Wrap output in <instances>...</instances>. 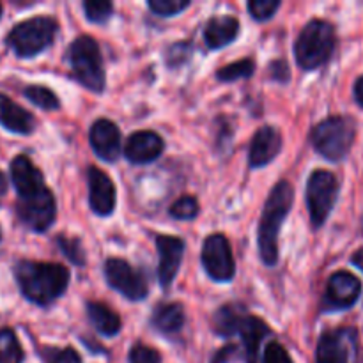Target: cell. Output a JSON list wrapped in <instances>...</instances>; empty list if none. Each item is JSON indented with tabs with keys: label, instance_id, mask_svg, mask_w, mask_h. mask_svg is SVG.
<instances>
[{
	"label": "cell",
	"instance_id": "4316f807",
	"mask_svg": "<svg viewBox=\"0 0 363 363\" xmlns=\"http://www.w3.org/2000/svg\"><path fill=\"white\" fill-rule=\"evenodd\" d=\"M25 96H27V99H30L35 106H39V108L43 110H48V112L57 110L60 106L59 98H57L50 89L43 87V85H28V87L25 89Z\"/></svg>",
	"mask_w": 363,
	"mask_h": 363
},
{
	"label": "cell",
	"instance_id": "836d02e7",
	"mask_svg": "<svg viewBox=\"0 0 363 363\" xmlns=\"http://www.w3.org/2000/svg\"><path fill=\"white\" fill-rule=\"evenodd\" d=\"M130 363H162V357L152 347L135 344L130 351Z\"/></svg>",
	"mask_w": 363,
	"mask_h": 363
},
{
	"label": "cell",
	"instance_id": "8fae6325",
	"mask_svg": "<svg viewBox=\"0 0 363 363\" xmlns=\"http://www.w3.org/2000/svg\"><path fill=\"white\" fill-rule=\"evenodd\" d=\"M202 264L206 273L216 282H229L236 273V262H234L233 250L222 234H213L206 238L202 247Z\"/></svg>",
	"mask_w": 363,
	"mask_h": 363
},
{
	"label": "cell",
	"instance_id": "b9f144b4",
	"mask_svg": "<svg viewBox=\"0 0 363 363\" xmlns=\"http://www.w3.org/2000/svg\"><path fill=\"white\" fill-rule=\"evenodd\" d=\"M0 14H2V6H0Z\"/></svg>",
	"mask_w": 363,
	"mask_h": 363
},
{
	"label": "cell",
	"instance_id": "5b68a950",
	"mask_svg": "<svg viewBox=\"0 0 363 363\" xmlns=\"http://www.w3.org/2000/svg\"><path fill=\"white\" fill-rule=\"evenodd\" d=\"M71 64V73L78 84L92 92H101L106 84L105 64L96 39L91 35H80L74 39L67 52Z\"/></svg>",
	"mask_w": 363,
	"mask_h": 363
},
{
	"label": "cell",
	"instance_id": "484cf974",
	"mask_svg": "<svg viewBox=\"0 0 363 363\" xmlns=\"http://www.w3.org/2000/svg\"><path fill=\"white\" fill-rule=\"evenodd\" d=\"M255 71V62L252 59H243L240 62H233L229 66H223L216 71V78L220 82H234L240 78L252 77Z\"/></svg>",
	"mask_w": 363,
	"mask_h": 363
},
{
	"label": "cell",
	"instance_id": "9a60e30c",
	"mask_svg": "<svg viewBox=\"0 0 363 363\" xmlns=\"http://www.w3.org/2000/svg\"><path fill=\"white\" fill-rule=\"evenodd\" d=\"M156 247H158L160 254V284L163 289H169L170 284L176 279L181 261H183L184 241L176 236H158Z\"/></svg>",
	"mask_w": 363,
	"mask_h": 363
},
{
	"label": "cell",
	"instance_id": "9c48e42d",
	"mask_svg": "<svg viewBox=\"0 0 363 363\" xmlns=\"http://www.w3.org/2000/svg\"><path fill=\"white\" fill-rule=\"evenodd\" d=\"M358 330L353 326H340L326 330L318 342L315 363H357Z\"/></svg>",
	"mask_w": 363,
	"mask_h": 363
},
{
	"label": "cell",
	"instance_id": "e0dca14e",
	"mask_svg": "<svg viewBox=\"0 0 363 363\" xmlns=\"http://www.w3.org/2000/svg\"><path fill=\"white\" fill-rule=\"evenodd\" d=\"M165 149L162 137L155 131H138L126 140L124 156L131 163H149L155 162Z\"/></svg>",
	"mask_w": 363,
	"mask_h": 363
},
{
	"label": "cell",
	"instance_id": "7402d4cb",
	"mask_svg": "<svg viewBox=\"0 0 363 363\" xmlns=\"http://www.w3.org/2000/svg\"><path fill=\"white\" fill-rule=\"evenodd\" d=\"M152 326L165 335L179 333L184 326V311L179 303H163L155 311Z\"/></svg>",
	"mask_w": 363,
	"mask_h": 363
},
{
	"label": "cell",
	"instance_id": "7c38bea8",
	"mask_svg": "<svg viewBox=\"0 0 363 363\" xmlns=\"http://www.w3.org/2000/svg\"><path fill=\"white\" fill-rule=\"evenodd\" d=\"M105 277L110 286L128 300L140 301L147 296L149 287L145 277L123 259H108L105 262Z\"/></svg>",
	"mask_w": 363,
	"mask_h": 363
},
{
	"label": "cell",
	"instance_id": "30bf717a",
	"mask_svg": "<svg viewBox=\"0 0 363 363\" xmlns=\"http://www.w3.org/2000/svg\"><path fill=\"white\" fill-rule=\"evenodd\" d=\"M362 280L351 272L340 269L328 279L326 284L325 300H323V311L335 312L347 311L354 307L362 296Z\"/></svg>",
	"mask_w": 363,
	"mask_h": 363
},
{
	"label": "cell",
	"instance_id": "f35d334b",
	"mask_svg": "<svg viewBox=\"0 0 363 363\" xmlns=\"http://www.w3.org/2000/svg\"><path fill=\"white\" fill-rule=\"evenodd\" d=\"M351 262H353V264L357 266V268H360L362 272H363V247L358 248V250L354 252L353 257H351Z\"/></svg>",
	"mask_w": 363,
	"mask_h": 363
},
{
	"label": "cell",
	"instance_id": "8d00e7d4",
	"mask_svg": "<svg viewBox=\"0 0 363 363\" xmlns=\"http://www.w3.org/2000/svg\"><path fill=\"white\" fill-rule=\"evenodd\" d=\"M234 353H236V347H234V346L223 347V350H220L218 354L213 358V363H227L230 360V357H233Z\"/></svg>",
	"mask_w": 363,
	"mask_h": 363
},
{
	"label": "cell",
	"instance_id": "7bdbcfd3",
	"mask_svg": "<svg viewBox=\"0 0 363 363\" xmlns=\"http://www.w3.org/2000/svg\"><path fill=\"white\" fill-rule=\"evenodd\" d=\"M0 238H2V233H0Z\"/></svg>",
	"mask_w": 363,
	"mask_h": 363
},
{
	"label": "cell",
	"instance_id": "4fadbf2b",
	"mask_svg": "<svg viewBox=\"0 0 363 363\" xmlns=\"http://www.w3.org/2000/svg\"><path fill=\"white\" fill-rule=\"evenodd\" d=\"M89 202L96 215L108 216L116 209V186L112 179L98 167H91L87 172Z\"/></svg>",
	"mask_w": 363,
	"mask_h": 363
},
{
	"label": "cell",
	"instance_id": "ffe728a7",
	"mask_svg": "<svg viewBox=\"0 0 363 363\" xmlns=\"http://www.w3.org/2000/svg\"><path fill=\"white\" fill-rule=\"evenodd\" d=\"M241 340H243L245 347V358H247V363H257V353L259 346H261V340L264 339L266 333H269L268 325L264 321H261L255 315H245L243 321H241L240 330Z\"/></svg>",
	"mask_w": 363,
	"mask_h": 363
},
{
	"label": "cell",
	"instance_id": "2e32d148",
	"mask_svg": "<svg viewBox=\"0 0 363 363\" xmlns=\"http://www.w3.org/2000/svg\"><path fill=\"white\" fill-rule=\"evenodd\" d=\"M91 145L96 155L105 162H116L121 155V131L108 119H99L91 128Z\"/></svg>",
	"mask_w": 363,
	"mask_h": 363
},
{
	"label": "cell",
	"instance_id": "f546056e",
	"mask_svg": "<svg viewBox=\"0 0 363 363\" xmlns=\"http://www.w3.org/2000/svg\"><path fill=\"white\" fill-rule=\"evenodd\" d=\"M190 6V0H149V9L158 16H174Z\"/></svg>",
	"mask_w": 363,
	"mask_h": 363
},
{
	"label": "cell",
	"instance_id": "d4e9b609",
	"mask_svg": "<svg viewBox=\"0 0 363 363\" xmlns=\"http://www.w3.org/2000/svg\"><path fill=\"white\" fill-rule=\"evenodd\" d=\"M0 363H23V350L13 330H0Z\"/></svg>",
	"mask_w": 363,
	"mask_h": 363
},
{
	"label": "cell",
	"instance_id": "d590c367",
	"mask_svg": "<svg viewBox=\"0 0 363 363\" xmlns=\"http://www.w3.org/2000/svg\"><path fill=\"white\" fill-rule=\"evenodd\" d=\"M262 363H293V360H291L286 347L280 346V344L277 342H269L268 346H266L264 360H262Z\"/></svg>",
	"mask_w": 363,
	"mask_h": 363
},
{
	"label": "cell",
	"instance_id": "7a4b0ae2",
	"mask_svg": "<svg viewBox=\"0 0 363 363\" xmlns=\"http://www.w3.org/2000/svg\"><path fill=\"white\" fill-rule=\"evenodd\" d=\"M294 191L289 181H279L266 199L259 223V252L264 264L275 266L279 261V233L293 206Z\"/></svg>",
	"mask_w": 363,
	"mask_h": 363
},
{
	"label": "cell",
	"instance_id": "8992f818",
	"mask_svg": "<svg viewBox=\"0 0 363 363\" xmlns=\"http://www.w3.org/2000/svg\"><path fill=\"white\" fill-rule=\"evenodd\" d=\"M59 23L50 16H35L18 23L7 35V45L21 59L45 52L55 39Z\"/></svg>",
	"mask_w": 363,
	"mask_h": 363
},
{
	"label": "cell",
	"instance_id": "ba28073f",
	"mask_svg": "<svg viewBox=\"0 0 363 363\" xmlns=\"http://www.w3.org/2000/svg\"><path fill=\"white\" fill-rule=\"evenodd\" d=\"M16 211L18 218L28 229L34 230V233H45L55 222V199H53L52 191L46 188V184L30 188V190L18 194Z\"/></svg>",
	"mask_w": 363,
	"mask_h": 363
},
{
	"label": "cell",
	"instance_id": "4dcf8cb0",
	"mask_svg": "<svg viewBox=\"0 0 363 363\" xmlns=\"http://www.w3.org/2000/svg\"><path fill=\"white\" fill-rule=\"evenodd\" d=\"M57 241H59L60 250L64 252V255H66L73 264L77 266L85 264V254H84V247H82L80 240H77V238L59 236L57 238Z\"/></svg>",
	"mask_w": 363,
	"mask_h": 363
},
{
	"label": "cell",
	"instance_id": "d6a6232c",
	"mask_svg": "<svg viewBox=\"0 0 363 363\" xmlns=\"http://www.w3.org/2000/svg\"><path fill=\"white\" fill-rule=\"evenodd\" d=\"M279 7H280L279 0H252V2L248 4L250 16L257 21L269 20Z\"/></svg>",
	"mask_w": 363,
	"mask_h": 363
},
{
	"label": "cell",
	"instance_id": "cb8c5ba5",
	"mask_svg": "<svg viewBox=\"0 0 363 363\" xmlns=\"http://www.w3.org/2000/svg\"><path fill=\"white\" fill-rule=\"evenodd\" d=\"M245 315H247V311L243 308V305H223L222 308H218L215 318H213V328H215L218 335L233 337L240 330V325Z\"/></svg>",
	"mask_w": 363,
	"mask_h": 363
},
{
	"label": "cell",
	"instance_id": "74e56055",
	"mask_svg": "<svg viewBox=\"0 0 363 363\" xmlns=\"http://www.w3.org/2000/svg\"><path fill=\"white\" fill-rule=\"evenodd\" d=\"M353 98H354V101H357V105L363 108V74L362 77H358V80L354 82Z\"/></svg>",
	"mask_w": 363,
	"mask_h": 363
},
{
	"label": "cell",
	"instance_id": "277c9868",
	"mask_svg": "<svg viewBox=\"0 0 363 363\" xmlns=\"http://www.w3.org/2000/svg\"><path fill=\"white\" fill-rule=\"evenodd\" d=\"M337 46V32L330 21L311 20L294 43V55L301 69L314 71L332 59Z\"/></svg>",
	"mask_w": 363,
	"mask_h": 363
},
{
	"label": "cell",
	"instance_id": "d6986e66",
	"mask_svg": "<svg viewBox=\"0 0 363 363\" xmlns=\"http://www.w3.org/2000/svg\"><path fill=\"white\" fill-rule=\"evenodd\" d=\"M240 34V21L234 16H215L208 21L204 41L209 50H218L233 43Z\"/></svg>",
	"mask_w": 363,
	"mask_h": 363
},
{
	"label": "cell",
	"instance_id": "603a6c76",
	"mask_svg": "<svg viewBox=\"0 0 363 363\" xmlns=\"http://www.w3.org/2000/svg\"><path fill=\"white\" fill-rule=\"evenodd\" d=\"M87 314L92 326L103 335L113 337L121 332V318L106 305L98 303V301H89Z\"/></svg>",
	"mask_w": 363,
	"mask_h": 363
},
{
	"label": "cell",
	"instance_id": "44dd1931",
	"mask_svg": "<svg viewBox=\"0 0 363 363\" xmlns=\"http://www.w3.org/2000/svg\"><path fill=\"white\" fill-rule=\"evenodd\" d=\"M11 179H13V184L18 194L45 184V177H43L41 170L25 155L16 156L13 163H11Z\"/></svg>",
	"mask_w": 363,
	"mask_h": 363
},
{
	"label": "cell",
	"instance_id": "3957f363",
	"mask_svg": "<svg viewBox=\"0 0 363 363\" xmlns=\"http://www.w3.org/2000/svg\"><path fill=\"white\" fill-rule=\"evenodd\" d=\"M357 138V121L351 116H330L311 131V144L323 158L339 163L347 158Z\"/></svg>",
	"mask_w": 363,
	"mask_h": 363
},
{
	"label": "cell",
	"instance_id": "e575fe53",
	"mask_svg": "<svg viewBox=\"0 0 363 363\" xmlns=\"http://www.w3.org/2000/svg\"><path fill=\"white\" fill-rule=\"evenodd\" d=\"M190 53H191V46L188 45V43L179 41L167 50L165 62L169 64L170 67H176V66H179V64L186 62L188 57H190Z\"/></svg>",
	"mask_w": 363,
	"mask_h": 363
},
{
	"label": "cell",
	"instance_id": "ab89813d",
	"mask_svg": "<svg viewBox=\"0 0 363 363\" xmlns=\"http://www.w3.org/2000/svg\"><path fill=\"white\" fill-rule=\"evenodd\" d=\"M7 190V183H6V177L2 176V172H0V197H2L4 194H6Z\"/></svg>",
	"mask_w": 363,
	"mask_h": 363
},
{
	"label": "cell",
	"instance_id": "5bb4252c",
	"mask_svg": "<svg viewBox=\"0 0 363 363\" xmlns=\"http://www.w3.org/2000/svg\"><path fill=\"white\" fill-rule=\"evenodd\" d=\"M282 149V135L275 126H261L252 137L250 152H248V163L252 169L268 165L277 158Z\"/></svg>",
	"mask_w": 363,
	"mask_h": 363
},
{
	"label": "cell",
	"instance_id": "83f0119b",
	"mask_svg": "<svg viewBox=\"0 0 363 363\" xmlns=\"http://www.w3.org/2000/svg\"><path fill=\"white\" fill-rule=\"evenodd\" d=\"M84 11L89 21L103 23L112 16L113 6L112 2H106V0H87V2H84Z\"/></svg>",
	"mask_w": 363,
	"mask_h": 363
},
{
	"label": "cell",
	"instance_id": "52a82bcc",
	"mask_svg": "<svg viewBox=\"0 0 363 363\" xmlns=\"http://www.w3.org/2000/svg\"><path fill=\"white\" fill-rule=\"evenodd\" d=\"M340 184L330 170H314L307 181V206L314 229H321L339 199Z\"/></svg>",
	"mask_w": 363,
	"mask_h": 363
},
{
	"label": "cell",
	"instance_id": "f1b7e54d",
	"mask_svg": "<svg viewBox=\"0 0 363 363\" xmlns=\"http://www.w3.org/2000/svg\"><path fill=\"white\" fill-rule=\"evenodd\" d=\"M199 202L195 197H181L170 206V215L177 220H194L199 215Z\"/></svg>",
	"mask_w": 363,
	"mask_h": 363
},
{
	"label": "cell",
	"instance_id": "1f68e13d",
	"mask_svg": "<svg viewBox=\"0 0 363 363\" xmlns=\"http://www.w3.org/2000/svg\"><path fill=\"white\" fill-rule=\"evenodd\" d=\"M41 357L45 363H82L80 357L73 347L59 350V347H43Z\"/></svg>",
	"mask_w": 363,
	"mask_h": 363
},
{
	"label": "cell",
	"instance_id": "6da1fadb",
	"mask_svg": "<svg viewBox=\"0 0 363 363\" xmlns=\"http://www.w3.org/2000/svg\"><path fill=\"white\" fill-rule=\"evenodd\" d=\"M14 277L21 294L35 305H50L64 294L69 284V269L62 264L38 261H20L14 266Z\"/></svg>",
	"mask_w": 363,
	"mask_h": 363
},
{
	"label": "cell",
	"instance_id": "60d3db41",
	"mask_svg": "<svg viewBox=\"0 0 363 363\" xmlns=\"http://www.w3.org/2000/svg\"><path fill=\"white\" fill-rule=\"evenodd\" d=\"M362 233H363V216H362Z\"/></svg>",
	"mask_w": 363,
	"mask_h": 363
},
{
	"label": "cell",
	"instance_id": "ac0fdd59",
	"mask_svg": "<svg viewBox=\"0 0 363 363\" xmlns=\"http://www.w3.org/2000/svg\"><path fill=\"white\" fill-rule=\"evenodd\" d=\"M0 124L6 130L20 135H28L35 130L34 116L16 105L6 94H0Z\"/></svg>",
	"mask_w": 363,
	"mask_h": 363
}]
</instances>
